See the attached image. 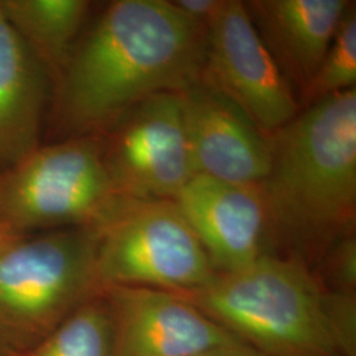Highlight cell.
I'll use <instances>...</instances> for the list:
<instances>
[{"label": "cell", "instance_id": "obj_1", "mask_svg": "<svg viewBox=\"0 0 356 356\" xmlns=\"http://www.w3.org/2000/svg\"><path fill=\"white\" fill-rule=\"evenodd\" d=\"M207 28L165 0H116L57 78L56 122L67 139L107 132L131 108L201 79Z\"/></svg>", "mask_w": 356, "mask_h": 356}, {"label": "cell", "instance_id": "obj_2", "mask_svg": "<svg viewBox=\"0 0 356 356\" xmlns=\"http://www.w3.org/2000/svg\"><path fill=\"white\" fill-rule=\"evenodd\" d=\"M268 141L260 188L272 234L296 256L319 254L355 220L356 90L312 103Z\"/></svg>", "mask_w": 356, "mask_h": 356}, {"label": "cell", "instance_id": "obj_3", "mask_svg": "<svg viewBox=\"0 0 356 356\" xmlns=\"http://www.w3.org/2000/svg\"><path fill=\"white\" fill-rule=\"evenodd\" d=\"M179 296L261 355L344 356L330 289L296 254H266Z\"/></svg>", "mask_w": 356, "mask_h": 356}, {"label": "cell", "instance_id": "obj_4", "mask_svg": "<svg viewBox=\"0 0 356 356\" xmlns=\"http://www.w3.org/2000/svg\"><path fill=\"white\" fill-rule=\"evenodd\" d=\"M98 229L26 235L0 251V355L23 353L47 338L99 293Z\"/></svg>", "mask_w": 356, "mask_h": 356}, {"label": "cell", "instance_id": "obj_5", "mask_svg": "<svg viewBox=\"0 0 356 356\" xmlns=\"http://www.w3.org/2000/svg\"><path fill=\"white\" fill-rule=\"evenodd\" d=\"M120 201L95 136L40 145L0 172V225L23 236L98 229Z\"/></svg>", "mask_w": 356, "mask_h": 356}, {"label": "cell", "instance_id": "obj_6", "mask_svg": "<svg viewBox=\"0 0 356 356\" xmlns=\"http://www.w3.org/2000/svg\"><path fill=\"white\" fill-rule=\"evenodd\" d=\"M97 282L185 294L216 269L175 201L122 200L98 227Z\"/></svg>", "mask_w": 356, "mask_h": 356}, {"label": "cell", "instance_id": "obj_7", "mask_svg": "<svg viewBox=\"0 0 356 356\" xmlns=\"http://www.w3.org/2000/svg\"><path fill=\"white\" fill-rule=\"evenodd\" d=\"M102 152L119 198L175 201L195 176L179 92H160L131 108L107 131Z\"/></svg>", "mask_w": 356, "mask_h": 356}, {"label": "cell", "instance_id": "obj_8", "mask_svg": "<svg viewBox=\"0 0 356 356\" xmlns=\"http://www.w3.org/2000/svg\"><path fill=\"white\" fill-rule=\"evenodd\" d=\"M201 81L269 138L300 113L294 91L256 32L244 1L227 0L207 29Z\"/></svg>", "mask_w": 356, "mask_h": 356}, {"label": "cell", "instance_id": "obj_9", "mask_svg": "<svg viewBox=\"0 0 356 356\" xmlns=\"http://www.w3.org/2000/svg\"><path fill=\"white\" fill-rule=\"evenodd\" d=\"M113 356H194L238 339L176 293L104 288Z\"/></svg>", "mask_w": 356, "mask_h": 356}, {"label": "cell", "instance_id": "obj_10", "mask_svg": "<svg viewBox=\"0 0 356 356\" xmlns=\"http://www.w3.org/2000/svg\"><path fill=\"white\" fill-rule=\"evenodd\" d=\"M175 204L202 244L218 273L247 267L272 254V227L260 185L194 176Z\"/></svg>", "mask_w": 356, "mask_h": 356}, {"label": "cell", "instance_id": "obj_11", "mask_svg": "<svg viewBox=\"0 0 356 356\" xmlns=\"http://www.w3.org/2000/svg\"><path fill=\"white\" fill-rule=\"evenodd\" d=\"M179 97L194 175L260 185L270 165L267 136L238 106L201 79Z\"/></svg>", "mask_w": 356, "mask_h": 356}, {"label": "cell", "instance_id": "obj_12", "mask_svg": "<svg viewBox=\"0 0 356 356\" xmlns=\"http://www.w3.org/2000/svg\"><path fill=\"white\" fill-rule=\"evenodd\" d=\"M244 6L282 74L302 94L330 48L350 3L251 0Z\"/></svg>", "mask_w": 356, "mask_h": 356}, {"label": "cell", "instance_id": "obj_13", "mask_svg": "<svg viewBox=\"0 0 356 356\" xmlns=\"http://www.w3.org/2000/svg\"><path fill=\"white\" fill-rule=\"evenodd\" d=\"M48 76L0 7V172L41 145Z\"/></svg>", "mask_w": 356, "mask_h": 356}, {"label": "cell", "instance_id": "obj_14", "mask_svg": "<svg viewBox=\"0 0 356 356\" xmlns=\"http://www.w3.org/2000/svg\"><path fill=\"white\" fill-rule=\"evenodd\" d=\"M4 17L51 78L64 70L89 13L85 0H0Z\"/></svg>", "mask_w": 356, "mask_h": 356}, {"label": "cell", "instance_id": "obj_15", "mask_svg": "<svg viewBox=\"0 0 356 356\" xmlns=\"http://www.w3.org/2000/svg\"><path fill=\"white\" fill-rule=\"evenodd\" d=\"M7 356H113L110 318L101 294L83 302L41 342Z\"/></svg>", "mask_w": 356, "mask_h": 356}, {"label": "cell", "instance_id": "obj_16", "mask_svg": "<svg viewBox=\"0 0 356 356\" xmlns=\"http://www.w3.org/2000/svg\"><path fill=\"white\" fill-rule=\"evenodd\" d=\"M356 13L350 6L331 41L318 70L302 92L306 103L318 102L335 94L355 89Z\"/></svg>", "mask_w": 356, "mask_h": 356}, {"label": "cell", "instance_id": "obj_17", "mask_svg": "<svg viewBox=\"0 0 356 356\" xmlns=\"http://www.w3.org/2000/svg\"><path fill=\"white\" fill-rule=\"evenodd\" d=\"M330 256L327 260V276L332 291L355 293L356 241L350 234L342 235L331 243Z\"/></svg>", "mask_w": 356, "mask_h": 356}, {"label": "cell", "instance_id": "obj_18", "mask_svg": "<svg viewBox=\"0 0 356 356\" xmlns=\"http://www.w3.org/2000/svg\"><path fill=\"white\" fill-rule=\"evenodd\" d=\"M172 3L194 23L209 29L225 10L227 0H177Z\"/></svg>", "mask_w": 356, "mask_h": 356}, {"label": "cell", "instance_id": "obj_19", "mask_svg": "<svg viewBox=\"0 0 356 356\" xmlns=\"http://www.w3.org/2000/svg\"><path fill=\"white\" fill-rule=\"evenodd\" d=\"M194 356H264L256 351L251 346L244 343L242 341H235L231 343L223 344L214 347L204 353Z\"/></svg>", "mask_w": 356, "mask_h": 356}, {"label": "cell", "instance_id": "obj_20", "mask_svg": "<svg viewBox=\"0 0 356 356\" xmlns=\"http://www.w3.org/2000/svg\"><path fill=\"white\" fill-rule=\"evenodd\" d=\"M20 238H23V235H19L13 232V229H7L6 226L0 225V251L8 247L10 244H13V242L19 241Z\"/></svg>", "mask_w": 356, "mask_h": 356}, {"label": "cell", "instance_id": "obj_21", "mask_svg": "<svg viewBox=\"0 0 356 356\" xmlns=\"http://www.w3.org/2000/svg\"><path fill=\"white\" fill-rule=\"evenodd\" d=\"M0 356H1V355H0Z\"/></svg>", "mask_w": 356, "mask_h": 356}]
</instances>
